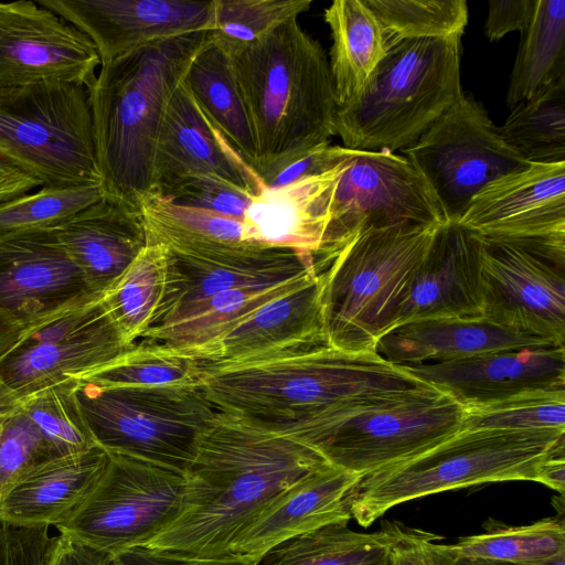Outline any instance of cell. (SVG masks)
Returning a JSON list of instances; mask_svg holds the SVG:
<instances>
[{"label": "cell", "instance_id": "cell-1", "mask_svg": "<svg viewBox=\"0 0 565 565\" xmlns=\"http://www.w3.org/2000/svg\"><path fill=\"white\" fill-rule=\"evenodd\" d=\"M327 461L308 446L217 412L184 472L177 518L143 547L231 555L236 537L282 491Z\"/></svg>", "mask_w": 565, "mask_h": 565}, {"label": "cell", "instance_id": "cell-2", "mask_svg": "<svg viewBox=\"0 0 565 565\" xmlns=\"http://www.w3.org/2000/svg\"><path fill=\"white\" fill-rule=\"evenodd\" d=\"M428 385L376 352L327 344L245 362H205L202 376L217 412L270 431L344 403Z\"/></svg>", "mask_w": 565, "mask_h": 565}, {"label": "cell", "instance_id": "cell-3", "mask_svg": "<svg viewBox=\"0 0 565 565\" xmlns=\"http://www.w3.org/2000/svg\"><path fill=\"white\" fill-rule=\"evenodd\" d=\"M210 31L153 41L100 64L88 88L106 195L141 211L153 195L157 140L167 106Z\"/></svg>", "mask_w": 565, "mask_h": 565}, {"label": "cell", "instance_id": "cell-4", "mask_svg": "<svg viewBox=\"0 0 565 565\" xmlns=\"http://www.w3.org/2000/svg\"><path fill=\"white\" fill-rule=\"evenodd\" d=\"M228 56L265 186L286 167L330 143L338 105L329 60L298 18Z\"/></svg>", "mask_w": 565, "mask_h": 565}, {"label": "cell", "instance_id": "cell-5", "mask_svg": "<svg viewBox=\"0 0 565 565\" xmlns=\"http://www.w3.org/2000/svg\"><path fill=\"white\" fill-rule=\"evenodd\" d=\"M564 431L461 428L425 452L361 477L347 495L351 518L367 527L422 497L490 482H537L542 463L564 448Z\"/></svg>", "mask_w": 565, "mask_h": 565}, {"label": "cell", "instance_id": "cell-6", "mask_svg": "<svg viewBox=\"0 0 565 565\" xmlns=\"http://www.w3.org/2000/svg\"><path fill=\"white\" fill-rule=\"evenodd\" d=\"M439 225L367 230L321 267L318 274L327 345L376 352L379 341L397 326L415 273Z\"/></svg>", "mask_w": 565, "mask_h": 565}, {"label": "cell", "instance_id": "cell-7", "mask_svg": "<svg viewBox=\"0 0 565 565\" xmlns=\"http://www.w3.org/2000/svg\"><path fill=\"white\" fill-rule=\"evenodd\" d=\"M460 60L461 35L396 43L364 89L337 106L333 134L352 150L411 146L463 94Z\"/></svg>", "mask_w": 565, "mask_h": 565}, {"label": "cell", "instance_id": "cell-8", "mask_svg": "<svg viewBox=\"0 0 565 565\" xmlns=\"http://www.w3.org/2000/svg\"><path fill=\"white\" fill-rule=\"evenodd\" d=\"M463 408L433 385L344 403L278 433L360 477L413 458L462 428Z\"/></svg>", "mask_w": 565, "mask_h": 565}, {"label": "cell", "instance_id": "cell-9", "mask_svg": "<svg viewBox=\"0 0 565 565\" xmlns=\"http://www.w3.org/2000/svg\"><path fill=\"white\" fill-rule=\"evenodd\" d=\"M75 396L96 446L183 475L217 413L202 384L140 387L79 380Z\"/></svg>", "mask_w": 565, "mask_h": 565}, {"label": "cell", "instance_id": "cell-10", "mask_svg": "<svg viewBox=\"0 0 565 565\" xmlns=\"http://www.w3.org/2000/svg\"><path fill=\"white\" fill-rule=\"evenodd\" d=\"M0 152L42 186L102 183L87 87H0Z\"/></svg>", "mask_w": 565, "mask_h": 565}, {"label": "cell", "instance_id": "cell-11", "mask_svg": "<svg viewBox=\"0 0 565 565\" xmlns=\"http://www.w3.org/2000/svg\"><path fill=\"white\" fill-rule=\"evenodd\" d=\"M108 462L58 534L110 556L143 547L179 514L184 475L138 458L108 454Z\"/></svg>", "mask_w": 565, "mask_h": 565}, {"label": "cell", "instance_id": "cell-12", "mask_svg": "<svg viewBox=\"0 0 565 565\" xmlns=\"http://www.w3.org/2000/svg\"><path fill=\"white\" fill-rule=\"evenodd\" d=\"M445 222L436 196L405 156L355 150L335 184L316 268L319 271L344 244L367 230Z\"/></svg>", "mask_w": 565, "mask_h": 565}, {"label": "cell", "instance_id": "cell-13", "mask_svg": "<svg viewBox=\"0 0 565 565\" xmlns=\"http://www.w3.org/2000/svg\"><path fill=\"white\" fill-rule=\"evenodd\" d=\"M401 154L423 175L446 220L454 222L484 186L530 163L502 140L482 105L465 93Z\"/></svg>", "mask_w": 565, "mask_h": 565}, {"label": "cell", "instance_id": "cell-14", "mask_svg": "<svg viewBox=\"0 0 565 565\" xmlns=\"http://www.w3.org/2000/svg\"><path fill=\"white\" fill-rule=\"evenodd\" d=\"M132 345L100 298L21 330L0 352V376L25 399L92 375Z\"/></svg>", "mask_w": 565, "mask_h": 565}, {"label": "cell", "instance_id": "cell-15", "mask_svg": "<svg viewBox=\"0 0 565 565\" xmlns=\"http://www.w3.org/2000/svg\"><path fill=\"white\" fill-rule=\"evenodd\" d=\"M163 246L167 250L163 295L141 339L171 326L193 306L220 292L278 285L317 271L312 255L285 247L206 243Z\"/></svg>", "mask_w": 565, "mask_h": 565}, {"label": "cell", "instance_id": "cell-16", "mask_svg": "<svg viewBox=\"0 0 565 565\" xmlns=\"http://www.w3.org/2000/svg\"><path fill=\"white\" fill-rule=\"evenodd\" d=\"M458 223L565 266V161L530 162L478 192Z\"/></svg>", "mask_w": 565, "mask_h": 565}, {"label": "cell", "instance_id": "cell-17", "mask_svg": "<svg viewBox=\"0 0 565 565\" xmlns=\"http://www.w3.org/2000/svg\"><path fill=\"white\" fill-rule=\"evenodd\" d=\"M481 239L482 318L564 347V268L523 246Z\"/></svg>", "mask_w": 565, "mask_h": 565}, {"label": "cell", "instance_id": "cell-18", "mask_svg": "<svg viewBox=\"0 0 565 565\" xmlns=\"http://www.w3.org/2000/svg\"><path fill=\"white\" fill-rule=\"evenodd\" d=\"M100 298L52 228L0 234V317L13 328Z\"/></svg>", "mask_w": 565, "mask_h": 565}, {"label": "cell", "instance_id": "cell-19", "mask_svg": "<svg viewBox=\"0 0 565 565\" xmlns=\"http://www.w3.org/2000/svg\"><path fill=\"white\" fill-rule=\"evenodd\" d=\"M100 58L76 26L36 1H0V87L38 82L87 89Z\"/></svg>", "mask_w": 565, "mask_h": 565}, {"label": "cell", "instance_id": "cell-20", "mask_svg": "<svg viewBox=\"0 0 565 565\" xmlns=\"http://www.w3.org/2000/svg\"><path fill=\"white\" fill-rule=\"evenodd\" d=\"M93 42L100 64L153 41L212 31L214 0H36Z\"/></svg>", "mask_w": 565, "mask_h": 565}, {"label": "cell", "instance_id": "cell-21", "mask_svg": "<svg viewBox=\"0 0 565 565\" xmlns=\"http://www.w3.org/2000/svg\"><path fill=\"white\" fill-rule=\"evenodd\" d=\"M462 407L542 388H565L564 347H526L415 366H403Z\"/></svg>", "mask_w": 565, "mask_h": 565}, {"label": "cell", "instance_id": "cell-22", "mask_svg": "<svg viewBox=\"0 0 565 565\" xmlns=\"http://www.w3.org/2000/svg\"><path fill=\"white\" fill-rule=\"evenodd\" d=\"M212 175L258 195L264 184L201 113L183 81L173 93L159 131L153 195L193 175Z\"/></svg>", "mask_w": 565, "mask_h": 565}, {"label": "cell", "instance_id": "cell-23", "mask_svg": "<svg viewBox=\"0 0 565 565\" xmlns=\"http://www.w3.org/2000/svg\"><path fill=\"white\" fill-rule=\"evenodd\" d=\"M481 239L458 222L440 224L420 262L397 326L482 318Z\"/></svg>", "mask_w": 565, "mask_h": 565}, {"label": "cell", "instance_id": "cell-24", "mask_svg": "<svg viewBox=\"0 0 565 565\" xmlns=\"http://www.w3.org/2000/svg\"><path fill=\"white\" fill-rule=\"evenodd\" d=\"M360 476L324 463L275 498L233 542L230 554L259 559L297 536L352 519L347 503Z\"/></svg>", "mask_w": 565, "mask_h": 565}, {"label": "cell", "instance_id": "cell-25", "mask_svg": "<svg viewBox=\"0 0 565 565\" xmlns=\"http://www.w3.org/2000/svg\"><path fill=\"white\" fill-rule=\"evenodd\" d=\"M327 344L319 274L257 308L205 348L199 360L236 363Z\"/></svg>", "mask_w": 565, "mask_h": 565}, {"label": "cell", "instance_id": "cell-26", "mask_svg": "<svg viewBox=\"0 0 565 565\" xmlns=\"http://www.w3.org/2000/svg\"><path fill=\"white\" fill-rule=\"evenodd\" d=\"M52 230L99 297L148 245L141 211L108 195Z\"/></svg>", "mask_w": 565, "mask_h": 565}, {"label": "cell", "instance_id": "cell-27", "mask_svg": "<svg viewBox=\"0 0 565 565\" xmlns=\"http://www.w3.org/2000/svg\"><path fill=\"white\" fill-rule=\"evenodd\" d=\"M348 159L327 172L280 188H265L254 196L244 217L246 241L316 257L329 221L334 188Z\"/></svg>", "mask_w": 565, "mask_h": 565}, {"label": "cell", "instance_id": "cell-28", "mask_svg": "<svg viewBox=\"0 0 565 565\" xmlns=\"http://www.w3.org/2000/svg\"><path fill=\"white\" fill-rule=\"evenodd\" d=\"M108 458L96 446L36 466L0 498V521L15 526L58 525L93 489Z\"/></svg>", "mask_w": 565, "mask_h": 565}, {"label": "cell", "instance_id": "cell-29", "mask_svg": "<svg viewBox=\"0 0 565 565\" xmlns=\"http://www.w3.org/2000/svg\"><path fill=\"white\" fill-rule=\"evenodd\" d=\"M546 345L554 344L483 318L436 319L396 327L379 341L376 353L395 365L415 366L505 349Z\"/></svg>", "mask_w": 565, "mask_h": 565}, {"label": "cell", "instance_id": "cell-30", "mask_svg": "<svg viewBox=\"0 0 565 565\" xmlns=\"http://www.w3.org/2000/svg\"><path fill=\"white\" fill-rule=\"evenodd\" d=\"M183 83L205 118L233 151L256 172L253 128L231 57L211 36L193 58Z\"/></svg>", "mask_w": 565, "mask_h": 565}, {"label": "cell", "instance_id": "cell-31", "mask_svg": "<svg viewBox=\"0 0 565 565\" xmlns=\"http://www.w3.org/2000/svg\"><path fill=\"white\" fill-rule=\"evenodd\" d=\"M332 38L330 71L337 105L354 99L366 86L390 46L364 0H337L324 10Z\"/></svg>", "mask_w": 565, "mask_h": 565}, {"label": "cell", "instance_id": "cell-32", "mask_svg": "<svg viewBox=\"0 0 565 565\" xmlns=\"http://www.w3.org/2000/svg\"><path fill=\"white\" fill-rule=\"evenodd\" d=\"M317 271L291 281L226 290L193 306L180 320L142 340L175 349L199 360L200 353L269 300L300 285Z\"/></svg>", "mask_w": 565, "mask_h": 565}, {"label": "cell", "instance_id": "cell-33", "mask_svg": "<svg viewBox=\"0 0 565 565\" xmlns=\"http://www.w3.org/2000/svg\"><path fill=\"white\" fill-rule=\"evenodd\" d=\"M565 77V1L535 0L507 93L510 108Z\"/></svg>", "mask_w": 565, "mask_h": 565}, {"label": "cell", "instance_id": "cell-34", "mask_svg": "<svg viewBox=\"0 0 565 565\" xmlns=\"http://www.w3.org/2000/svg\"><path fill=\"white\" fill-rule=\"evenodd\" d=\"M257 565H394L391 539L333 524L291 539L267 552Z\"/></svg>", "mask_w": 565, "mask_h": 565}, {"label": "cell", "instance_id": "cell-35", "mask_svg": "<svg viewBox=\"0 0 565 565\" xmlns=\"http://www.w3.org/2000/svg\"><path fill=\"white\" fill-rule=\"evenodd\" d=\"M498 131L527 162H564L565 77L512 107Z\"/></svg>", "mask_w": 565, "mask_h": 565}, {"label": "cell", "instance_id": "cell-36", "mask_svg": "<svg viewBox=\"0 0 565 565\" xmlns=\"http://www.w3.org/2000/svg\"><path fill=\"white\" fill-rule=\"evenodd\" d=\"M167 273L163 245L148 243L103 297L125 341L132 345L149 328L161 301Z\"/></svg>", "mask_w": 565, "mask_h": 565}, {"label": "cell", "instance_id": "cell-37", "mask_svg": "<svg viewBox=\"0 0 565 565\" xmlns=\"http://www.w3.org/2000/svg\"><path fill=\"white\" fill-rule=\"evenodd\" d=\"M459 558H481L527 565L565 555L564 520L551 518L530 525L492 522L477 535L454 544Z\"/></svg>", "mask_w": 565, "mask_h": 565}, {"label": "cell", "instance_id": "cell-38", "mask_svg": "<svg viewBox=\"0 0 565 565\" xmlns=\"http://www.w3.org/2000/svg\"><path fill=\"white\" fill-rule=\"evenodd\" d=\"M204 363L175 349L143 340L83 380L111 386L200 385Z\"/></svg>", "mask_w": 565, "mask_h": 565}, {"label": "cell", "instance_id": "cell-39", "mask_svg": "<svg viewBox=\"0 0 565 565\" xmlns=\"http://www.w3.org/2000/svg\"><path fill=\"white\" fill-rule=\"evenodd\" d=\"M377 18L388 46L405 40L462 35L468 23L465 0H364Z\"/></svg>", "mask_w": 565, "mask_h": 565}, {"label": "cell", "instance_id": "cell-40", "mask_svg": "<svg viewBox=\"0 0 565 565\" xmlns=\"http://www.w3.org/2000/svg\"><path fill=\"white\" fill-rule=\"evenodd\" d=\"M310 0H214L211 40L232 55L309 10Z\"/></svg>", "mask_w": 565, "mask_h": 565}, {"label": "cell", "instance_id": "cell-41", "mask_svg": "<svg viewBox=\"0 0 565 565\" xmlns=\"http://www.w3.org/2000/svg\"><path fill=\"white\" fill-rule=\"evenodd\" d=\"M105 195L103 183L42 186L0 203V234L54 228Z\"/></svg>", "mask_w": 565, "mask_h": 565}, {"label": "cell", "instance_id": "cell-42", "mask_svg": "<svg viewBox=\"0 0 565 565\" xmlns=\"http://www.w3.org/2000/svg\"><path fill=\"white\" fill-rule=\"evenodd\" d=\"M75 382L56 385L23 399L53 458L85 452L96 444L75 396Z\"/></svg>", "mask_w": 565, "mask_h": 565}, {"label": "cell", "instance_id": "cell-43", "mask_svg": "<svg viewBox=\"0 0 565 565\" xmlns=\"http://www.w3.org/2000/svg\"><path fill=\"white\" fill-rule=\"evenodd\" d=\"M462 408V428L565 429V388L527 391Z\"/></svg>", "mask_w": 565, "mask_h": 565}, {"label": "cell", "instance_id": "cell-44", "mask_svg": "<svg viewBox=\"0 0 565 565\" xmlns=\"http://www.w3.org/2000/svg\"><path fill=\"white\" fill-rule=\"evenodd\" d=\"M54 459L23 405L0 425V498L36 466Z\"/></svg>", "mask_w": 565, "mask_h": 565}, {"label": "cell", "instance_id": "cell-45", "mask_svg": "<svg viewBox=\"0 0 565 565\" xmlns=\"http://www.w3.org/2000/svg\"><path fill=\"white\" fill-rule=\"evenodd\" d=\"M160 198L174 204L212 211L244 222L254 196L225 180L201 174L180 181Z\"/></svg>", "mask_w": 565, "mask_h": 565}, {"label": "cell", "instance_id": "cell-46", "mask_svg": "<svg viewBox=\"0 0 565 565\" xmlns=\"http://www.w3.org/2000/svg\"><path fill=\"white\" fill-rule=\"evenodd\" d=\"M391 539L394 565H457L459 556L454 544H439V536L408 527L399 522H384Z\"/></svg>", "mask_w": 565, "mask_h": 565}, {"label": "cell", "instance_id": "cell-47", "mask_svg": "<svg viewBox=\"0 0 565 565\" xmlns=\"http://www.w3.org/2000/svg\"><path fill=\"white\" fill-rule=\"evenodd\" d=\"M49 527L15 526L0 521V565H45L52 541Z\"/></svg>", "mask_w": 565, "mask_h": 565}, {"label": "cell", "instance_id": "cell-48", "mask_svg": "<svg viewBox=\"0 0 565 565\" xmlns=\"http://www.w3.org/2000/svg\"><path fill=\"white\" fill-rule=\"evenodd\" d=\"M354 151L338 145L323 146L279 171L265 188H280L301 178L327 172L347 160Z\"/></svg>", "mask_w": 565, "mask_h": 565}, {"label": "cell", "instance_id": "cell-49", "mask_svg": "<svg viewBox=\"0 0 565 565\" xmlns=\"http://www.w3.org/2000/svg\"><path fill=\"white\" fill-rule=\"evenodd\" d=\"M113 565H257L236 555L195 557L164 551L136 547L111 556Z\"/></svg>", "mask_w": 565, "mask_h": 565}, {"label": "cell", "instance_id": "cell-50", "mask_svg": "<svg viewBox=\"0 0 565 565\" xmlns=\"http://www.w3.org/2000/svg\"><path fill=\"white\" fill-rule=\"evenodd\" d=\"M535 0H491L484 24V34L490 41H498L510 32L520 33L529 24Z\"/></svg>", "mask_w": 565, "mask_h": 565}, {"label": "cell", "instance_id": "cell-51", "mask_svg": "<svg viewBox=\"0 0 565 565\" xmlns=\"http://www.w3.org/2000/svg\"><path fill=\"white\" fill-rule=\"evenodd\" d=\"M45 565H113L111 556L58 534L52 536Z\"/></svg>", "mask_w": 565, "mask_h": 565}, {"label": "cell", "instance_id": "cell-52", "mask_svg": "<svg viewBox=\"0 0 565 565\" xmlns=\"http://www.w3.org/2000/svg\"><path fill=\"white\" fill-rule=\"evenodd\" d=\"M41 185V181L24 172L0 152V203Z\"/></svg>", "mask_w": 565, "mask_h": 565}, {"label": "cell", "instance_id": "cell-53", "mask_svg": "<svg viewBox=\"0 0 565 565\" xmlns=\"http://www.w3.org/2000/svg\"><path fill=\"white\" fill-rule=\"evenodd\" d=\"M537 482L557 491L561 495L565 489L564 448L551 455L541 466Z\"/></svg>", "mask_w": 565, "mask_h": 565}, {"label": "cell", "instance_id": "cell-54", "mask_svg": "<svg viewBox=\"0 0 565 565\" xmlns=\"http://www.w3.org/2000/svg\"><path fill=\"white\" fill-rule=\"evenodd\" d=\"M22 405L23 399L17 396L0 376V425Z\"/></svg>", "mask_w": 565, "mask_h": 565}, {"label": "cell", "instance_id": "cell-55", "mask_svg": "<svg viewBox=\"0 0 565 565\" xmlns=\"http://www.w3.org/2000/svg\"><path fill=\"white\" fill-rule=\"evenodd\" d=\"M20 332L0 317V350L7 347Z\"/></svg>", "mask_w": 565, "mask_h": 565}, {"label": "cell", "instance_id": "cell-56", "mask_svg": "<svg viewBox=\"0 0 565 565\" xmlns=\"http://www.w3.org/2000/svg\"><path fill=\"white\" fill-rule=\"evenodd\" d=\"M457 565H514V564L498 562V561L481 559V558H459Z\"/></svg>", "mask_w": 565, "mask_h": 565}, {"label": "cell", "instance_id": "cell-57", "mask_svg": "<svg viewBox=\"0 0 565 565\" xmlns=\"http://www.w3.org/2000/svg\"><path fill=\"white\" fill-rule=\"evenodd\" d=\"M527 565H565V555H561L558 557H555V558L546 561V562L527 564Z\"/></svg>", "mask_w": 565, "mask_h": 565}]
</instances>
